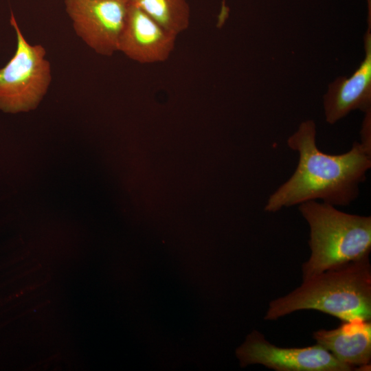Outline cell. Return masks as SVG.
<instances>
[{"mask_svg": "<svg viewBox=\"0 0 371 371\" xmlns=\"http://www.w3.org/2000/svg\"><path fill=\"white\" fill-rule=\"evenodd\" d=\"M286 144L298 153L297 166L291 177L269 196L265 212H276L317 199L334 206H346L358 197L359 186L371 168V153L359 142L342 154L324 153L316 144L315 123L307 120Z\"/></svg>", "mask_w": 371, "mask_h": 371, "instance_id": "cell-1", "label": "cell"}, {"mask_svg": "<svg viewBox=\"0 0 371 371\" xmlns=\"http://www.w3.org/2000/svg\"><path fill=\"white\" fill-rule=\"evenodd\" d=\"M317 310L341 321L371 319L369 258L303 279L289 294L272 300L264 317L273 321L300 310Z\"/></svg>", "mask_w": 371, "mask_h": 371, "instance_id": "cell-2", "label": "cell"}, {"mask_svg": "<svg viewBox=\"0 0 371 371\" xmlns=\"http://www.w3.org/2000/svg\"><path fill=\"white\" fill-rule=\"evenodd\" d=\"M310 227L309 259L302 266V278L344 264L369 258L371 217L348 214L316 201L299 205Z\"/></svg>", "mask_w": 371, "mask_h": 371, "instance_id": "cell-3", "label": "cell"}, {"mask_svg": "<svg viewBox=\"0 0 371 371\" xmlns=\"http://www.w3.org/2000/svg\"><path fill=\"white\" fill-rule=\"evenodd\" d=\"M10 24L16 32V47L11 59L0 68V109L16 113L37 107L52 76L45 47L27 41L13 14Z\"/></svg>", "mask_w": 371, "mask_h": 371, "instance_id": "cell-4", "label": "cell"}, {"mask_svg": "<svg viewBox=\"0 0 371 371\" xmlns=\"http://www.w3.org/2000/svg\"><path fill=\"white\" fill-rule=\"evenodd\" d=\"M241 368L260 364L276 371H350L321 345L304 348H282L271 344L254 330L236 349Z\"/></svg>", "mask_w": 371, "mask_h": 371, "instance_id": "cell-5", "label": "cell"}, {"mask_svg": "<svg viewBox=\"0 0 371 371\" xmlns=\"http://www.w3.org/2000/svg\"><path fill=\"white\" fill-rule=\"evenodd\" d=\"M64 4L75 33L87 46L104 56L118 52L126 0H64Z\"/></svg>", "mask_w": 371, "mask_h": 371, "instance_id": "cell-6", "label": "cell"}, {"mask_svg": "<svg viewBox=\"0 0 371 371\" xmlns=\"http://www.w3.org/2000/svg\"><path fill=\"white\" fill-rule=\"evenodd\" d=\"M177 37L140 8L128 3L118 52L139 64L162 63L172 53Z\"/></svg>", "mask_w": 371, "mask_h": 371, "instance_id": "cell-7", "label": "cell"}, {"mask_svg": "<svg viewBox=\"0 0 371 371\" xmlns=\"http://www.w3.org/2000/svg\"><path fill=\"white\" fill-rule=\"evenodd\" d=\"M365 57L350 77L340 76L324 95L326 121L333 124L355 110H371V27L363 36Z\"/></svg>", "mask_w": 371, "mask_h": 371, "instance_id": "cell-8", "label": "cell"}, {"mask_svg": "<svg viewBox=\"0 0 371 371\" xmlns=\"http://www.w3.org/2000/svg\"><path fill=\"white\" fill-rule=\"evenodd\" d=\"M313 337L339 361L353 370L370 368V320L356 318L342 321L337 328L314 332Z\"/></svg>", "mask_w": 371, "mask_h": 371, "instance_id": "cell-9", "label": "cell"}, {"mask_svg": "<svg viewBox=\"0 0 371 371\" xmlns=\"http://www.w3.org/2000/svg\"><path fill=\"white\" fill-rule=\"evenodd\" d=\"M134 5L177 36L186 31L190 23L188 0H126Z\"/></svg>", "mask_w": 371, "mask_h": 371, "instance_id": "cell-10", "label": "cell"}, {"mask_svg": "<svg viewBox=\"0 0 371 371\" xmlns=\"http://www.w3.org/2000/svg\"><path fill=\"white\" fill-rule=\"evenodd\" d=\"M364 113L359 143L368 152L371 153V110Z\"/></svg>", "mask_w": 371, "mask_h": 371, "instance_id": "cell-11", "label": "cell"}]
</instances>
